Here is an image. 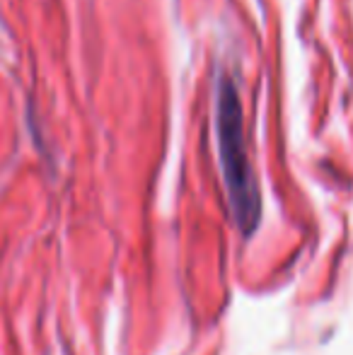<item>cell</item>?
<instances>
[{"label": "cell", "instance_id": "cell-1", "mask_svg": "<svg viewBox=\"0 0 353 355\" xmlns=\"http://www.w3.org/2000/svg\"><path fill=\"white\" fill-rule=\"evenodd\" d=\"M216 136L232 218L242 234L250 237L259 223L261 198L250 164V153H247L240 94H237L235 80L227 73L218 75L216 83Z\"/></svg>", "mask_w": 353, "mask_h": 355}]
</instances>
